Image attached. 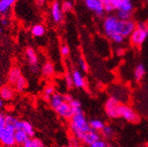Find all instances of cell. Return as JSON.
Instances as JSON below:
<instances>
[{"mask_svg": "<svg viewBox=\"0 0 148 147\" xmlns=\"http://www.w3.org/2000/svg\"><path fill=\"white\" fill-rule=\"evenodd\" d=\"M127 1H131V0H127Z\"/></svg>", "mask_w": 148, "mask_h": 147, "instance_id": "11a10c76", "label": "cell"}, {"mask_svg": "<svg viewBox=\"0 0 148 147\" xmlns=\"http://www.w3.org/2000/svg\"><path fill=\"white\" fill-rule=\"evenodd\" d=\"M124 53H125V51H124L123 49H118V50L116 51V54H117L118 56L123 55V54H124Z\"/></svg>", "mask_w": 148, "mask_h": 147, "instance_id": "f6af8a7d", "label": "cell"}, {"mask_svg": "<svg viewBox=\"0 0 148 147\" xmlns=\"http://www.w3.org/2000/svg\"><path fill=\"white\" fill-rule=\"evenodd\" d=\"M136 24L131 19L125 20V21L118 20L116 33L121 34L124 38H127V37H130V35L136 30Z\"/></svg>", "mask_w": 148, "mask_h": 147, "instance_id": "277c9868", "label": "cell"}, {"mask_svg": "<svg viewBox=\"0 0 148 147\" xmlns=\"http://www.w3.org/2000/svg\"><path fill=\"white\" fill-rule=\"evenodd\" d=\"M54 93H55V89L53 86L46 87L45 89H44V91H43V95H46V96H49V97H51Z\"/></svg>", "mask_w": 148, "mask_h": 147, "instance_id": "e575fe53", "label": "cell"}, {"mask_svg": "<svg viewBox=\"0 0 148 147\" xmlns=\"http://www.w3.org/2000/svg\"><path fill=\"white\" fill-rule=\"evenodd\" d=\"M70 129L74 137L80 142L82 141L84 135L90 130V123L87 120L83 111L73 115L70 122Z\"/></svg>", "mask_w": 148, "mask_h": 147, "instance_id": "6da1fadb", "label": "cell"}, {"mask_svg": "<svg viewBox=\"0 0 148 147\" xmlns=\"http://www.w3.org/2000/svg\"><path fill=\"white\" fill-rule=\"evenodd\" d=\"M16 126L12 124H5V132L3 137L0 140L5 147H13L16 145V141H14V133H16Z\"/></svg>", "mask_w": 148, "mask_h": 147, "instance_id": "8992f818", "label": "cell"}, {"mask_svg": "<svg viewBox=\"0 0 148 147\" xmlns=\"http://www.w3.org/2000/svg\"><path fill=\"white\" fill-rule=\"evenodd\" d=\"M114 133H115L114 128L111 126H109V124H106L105 127L101 131V135L103 137H105L106 139H110L112 138Z\"/></svg>", "mask_w": 148, "mask_h": 147, "instance_id": "d4e9b609", "label": "cell"}, {"mask_svg": "<svg viewBox=\"0 0 148 147\" xmlns=\"http://www.w3.org/2000/svg\"><path fill=\"white\" fill-rule=\"evenodd\" d=\"M37 1V4H38L39 5H42V4H44V2L46 1V0H36Z\"/></svg>", "mask_w": 148, "mask_h": 147, "instance_id": "bcb514c9", "label": "cell"}, {"mask_svg": "<svg viewBox=\"0 0 148 147\" xmlns=\"http://www.w3.org/2000/svg\"><path fill=\"white\" fill-rule=\"evenodd\" d=\"M148 37V25L145 23L136 25V30L130 35V42L134 46H141Z\"/></svg>", "mask_w": 148, "mask_h": 147, "instance_id": "7a4b0ae2", "label": "cell"}, {"mask_svg": "<svg viewBox=\"0 0 148 147\" xmlns=\"http://www.w3.org/2000/svg\"><path fill=\"white\" fill-rule=\"evenodd\" d=\"M118 19L116 16H108L103 21V30L108 37H111L113 34H116Z\"/></svg>", "mask_w": 148, "mask_h": 147, "instance_id": "5b68a950", "label": "cell"}, {"mask_svg": "<svg viewBox=\"0 0 148 147\" xmlns=\"http://www.w3.org/2000/svg\"><path fill=\"white\" fill-rule=\"evenodd\" d=\"M5 132V126H0V140L3 137Z\"/></svg>", "mask_w": 148, "mask_h": 147, "instance_id": "7bdbcfd3", "label": "cell"}, {"mask_svg": "<svg viewBox=\"0 0 148 147\" xmlns=\"http://www.w3.org/2000/svg\"><path fill=\"white\" fill-rule=\"evenodd\" d=\"M13 147H14V146H13Z\"/></svg>", "mask_w": 148, "mask_h": 147, "instance_id": "6f0895ef", "label": "cell"}, {"mask_svg": "<svg viewBox=\"0 0 148 147\" xmlns=\"http://www.w3.org/2000/svg\"><path fill=\"white\" fill-rule=\"evenodd\" d=\"M32 34L35 37H42V35L45 34V27L42 25H35L32 28Z\"/></svg>", "mask_w": 148, "mask_h": 147, "instance_id": "cb8c5ba5", "label": "cell"}, {"mask_svg": "<svg viewBox=\"0 0 148 147\" xmlns=\"http://www.w3.org/2000/svg\"><path fill=\"white\" fill-rule=\"evenodd\" d=\"M17 122H18V119L16 118V116H10V115L5 116V124H12V126H16V124Z\"/></svg>", "mask_w": 148, "mask_h": 147, "instance_id": "4dcf8cb0", "label": "cell"}, {"mask_svg": "<svg viewBox=\"0 0 148 147\" xmlns=\"http://www.w3.org/2000/svg\"><path fill=\"white\" fill-rule=\"evenodd\" d=\"M51 17L54 23L59 24L62 21L63 18V12L62 10V5L58 1H54L51 5Z\"/></svg>", "mask_w": 148, "mask_h": 147, "instance_id": "8fae6325", "label": "cell"}, {"mask_svg": "<svg viewBox=\"0 0 148 147\" xmlns=\"http://www.w3.org/2000/svg\"><path fill=\"white\" fill-rule=\"evenodd\" d=\"M42 143V142L40 140V139L32 137V138H29L22 146L23 147H39Z\"/></svg>", "mask_w": 148, "mask_h": 147, "instance_id": "4316f807", "label": "cell"}, {"mask_svg": "<svg viewBox=\"0 0 148 147\" xmlns=\"http://www.w3.org/2000/svg\"><path fill=\"white\" fill-rule=\"evenodd\" d=\"M25 54H26V58H27V61H28L29 65H30V67L38 66V56H37L35 51L33 48L31 47L27 48Z\"/></svg>", "mask_w": 148, "mask_h": 147, "instance_id": "9a60e30c", "label": "cell"}, {"mask_svg": "<svg viewBox=\"0 0 148 147\" xmlns=\"http://www.w3.org/2000/svg\"><path fill=\"white\" fill-rule=\"evenodd\" d=\"M88 123H90V129L97 131V132H101L106 126V124L99 119H91L90 121H88Z\"/></svg>", "mask_w": 148, "mask_h": 147, "instance_id": "7402d4cb", "label": "cell"}, {"mask_svg": "<svg viewBox=\"0 0 148 147\" xmlns=\"http://www.w3.org/2000/svg\"><path fill=\"white\" fill-rule=\"evenodd\" d=\"M16 129H20V130H23L25 134H27L29 135V137H34V129L32 126L31 123H29L27 121H24V120H18V122L16 124Z\"/></svg>", "mask_w": 148, "mask_h": 147, "instance_id": "7c38bea8", "label": "cell"}, {"mask_svg": "<svg viewBox=\"0 0 148 147\" xmlns=\"http://www.w3.org/2000/svg\"><path fill=\"white\" fill-rule=\"evenodd\" d=\"M42 73L44 77L50 78L54 74V66L51 62H46L42 68Z\"/></svg>", "mask_w": 148, "mask_h": 147, "instance_id": "ffe728a7", "label": "cell"}, {"mask_svg": "<svg viewBox=\"0 0 148 147\" xmlns=\"http://www.w3.org/2000/svg\"><path fill=\"white\" fill-rule=\"evenodd\" d=\"M131 14L132 13H128V12H125V11H121V10H117V14H116V18L118 20L121 21H125V20H130L131 19Z\"/></svg>", "mask_w": 148, "mask_h": 147, "instance_id": "f1b7e54d", "label": "cell"}, {"mask_svg": "<svg viewBox=\"0 0 148 147\" xmlns=\"http://www.w3.org/2000/svg\"><path fill=\"white\" fill-rule=\"evenodd\" d=\"M120 117H123L125 120L132 124H136L140 121V116L136 111H134V109L123 104H121L120 107Z\"/></svg>", "mask_w": 148, "mask_h": 147, "instance_id": "52a82bcc", "label": "cell"}, {"mask_svg": "<svg viewBox=\"0 0 148 147\" xmlns=\"http://www.w3.org/2000/svg\"><path fill=\"white\" fill-rule=\"evenodd\" d=\"M65 83H66V86H67L68 89H71L72 87H74L71 73H70V72L66 73V75H65Z\"/></svg>", "mask_w": 148, "mask_h": 147, "instance_id": "d6a6232c", "label": "cell"}, {"mask_svg": "<svg viewBox=\"0 0 148 147\" xmlns=\"http://www.w3.org/2000/svg\"><path fill=\"white\" fill-rule=\"evenodd\" d=\"M27 86V81L25 77L22 76L17 79V81L14 84V89L16 90L17 92H22Z\"/></svg>", "mask_w": 148, "mask_h": 147, "instance_id": "603a6c76", "label": "cell"}, {"mask_svg": "<svg viewBox=\"0 0 148 147\" xmlns=\"http://www.w3.org/2000/svg\"><path fill=\"white\" fill-rule=\"evenodd\" d=\"M120 101L114 97H110L105 103V112L109 118L117 119L120 117Z\"/></svg>", "mask_w": 148, "mask_h": 147, "instance_id": "3957f363", "label": "cell"}, {"mask_svg": "<svg viewBox=\"0 0 148 147\" xmlns=\"http://www.w3.org/2000/svg\"><path fill=\"white\" fill-rule=\"evenodd\" d=\"M0 86H1V79H0Z\"/></svg>", "mask_w": 148, "mask_h": 147, "instance_id": "816d5d0a", "label": "cell"}, {"mask_svg": "<svg viewBox=\"0 0 148 147\" xmlns=\"http://www.w3.org/2000/svg\"><path fill=\"white\" fill-rule=\"evenodd\" d=\"M61 147H68V146H65V145H63V146H61Z\"/></svg>", "mask_w": 148, "mask_h": 147, "instance_id": "f5cc1de1", "label": "cell"}, {"mask_svg": "<svg viewBox=\"0 0 148 147\" xmlns=\"http://www.w3.org/2000/svg\"><path fill=\"white\" fill-rule=\"evenodd\" d=\"M63 102H64L63 95H62L61 93H57V92H55V93L53 95V96L51 97L50 101H49L51 107H53L54 110H55L59 106H61Z\"/></svg>", "mask_w": 148, "mask_h": 147, "instance_id": "2e32d148", "label": "cell"}, {"mask_svg": "<svg viewBox=\"0 0 148 147\" xmlns=\"http://www.w3.org/2000/svg\"><path fill=\"white\" fill-rule=\"evenodd\" d=\"M3 105H4V102H3V99L0 98V108L3 107Z\"/></svg>", "mask_w": 148, "mask_h": 147, "instance_id": "7dc6e473", "label": "cell"}, {"mask_svg": "<svg viewBox=\"0 0 148 147\" xmlns=\"http://www.w3.org/2000/svg\"><path fill=\"white\" fill-rule=\"evenodd\" d=\"M55 112L61 117H62L64 119H67V120H71V117L73 116L71 107L69 103H66V102H63L61 106H59L55 109Z\"/></svg>", "mask_w": 148, "mask_h": 147, "instance_id": "ba28073f", "label": "cell"}, {"mask_svg": "<svg viewBox=\"0 0 148 147\" xmlns=\"http://www.w3.org/2000/svg\"><path fill=\"white\" fill-rule=\"evenodd\" d=\"M79 68L81 69V70H83L85 72H87L88 70V64L85 62V60L83 58H79Z\"/></svg>", "mask_w": 148, "mask_h": 147, "instance_id": "8d00e7d4", "label": "cell"}, {"mask_svg": "<svg viewBox=\"0 0 148 147\" xmlns=\"http://www.w3.org/2000/svg\"><path fill=\"white\" fill-rule=\"evenodd\" d=\"M134 74H135V79L136 81H140V80L143 79V78L145 75V66L142 63L138 64L136 67Z\"/></svg>", "mask_w": 148, "mask_h": 147, "instance_id": "44dd1931", "label": "cell"}, {"mask_svg": "<svg viewBox=\"0 0 148 147\" xmlns=\"http://www.w3.org/2000/svg\"><path fill=\"white\" fill-rule=\"evenodd\" d=\"M70 53H71V50L69 48V46L67 45H62L61 47V53L63 57H67L70 55Z\"/></svg>", "mask_w": 148, "mask_h": 147, "instance_id": "ab89813d", "label": "cell"}, {"mask_svg": "<svg viewBox=\"0 0 148 147\" xmlns=\"http://www.w3.org/2000/svg\"><path fill=\"white\" fill-rule=\"evenodd\" d=\"M85 2H88V1H90V0H84Z\"/></svg>", "mask_w": 148, "mask_h": 147, "instance_id": "f907efd6", "label": "cell"}, {"mask_svg": "<svg viewBox=\"0 0 148 147\" xmlns=\"http://www.w3.org/2000/svg\"><path fill=\"white\" fill-rule=\"evenodd\" d=\"M63 98H64V102L69 103V104L74 99V98H72L71 95H70V94H65V95H63Z\"/></svg>", "mask_w": 148, "mask_h": 147, "instance_id": "60d3db41", "label": "cell"}, {"mask_svg": "<svg viewBox=\"0 0 148 147\" xmlns=\"http://www.w3.org/2000/svg\"><path fill=\"white\" fill-rule=\"evenodd\" d=\"M72 8V3L70 1H64L62 5V12H68Z\"/></svg>", "mask_w": 148, "mask_h": 147, "instance_id": "74e56055", "label": "cell"}, {"mask_svg": "<svg viewBox=\"0 0 148 147\" xmlns=\"http://www.w3.org/2000/svg\"><path fill=\"white\" fill-rule=\"evenodd\" d=\"M39 147H45V145L43 144V143H42V144H40V146H39Z\"/></svg>", "mask_w": 148, "mask_h": 147, "instance_id": "c3c4849f", "label": "cell"}, {"mask_svg": "<svg viewBox=\"0 0 148 147\" xmlns=\"http://www.w3.org/2000/svg\"><path fill=\"white\" fill-rule=\"evenodd\" d=\"M29 138V135L27 134H25L23 130L17 129L16 130V133H14V141H16V144L18 145H23Z\"/></svg>", "mask_w": 148, "mask_h": 147, "instance_id": "ac0fdd59", "label": "cell"}, {"mask_svg": "<svg viewBox=\"0 0 148 147\" xmlns=\"http://www.w3.org/2000/svg\"><path fill=\"white\" fill-rule=\"evenodd\" d=\"M147 3H148V0H147Z\"/></svg>", "mask_w": 148, "mask_h": 147, "instance_id": "9f6ffc18", "label": "cell"}, {"mask_svg": "<svg viewBox=\"0 0 148 147\" xmlns=\"http://www.w3.org/2000/svg\"><path fill=\"white\" fill-rule=\"evenodd\" d=\"M16 0H0V14L5 16L9 12Z\"/></svg>", "mask_w": 148, "mask_h": 147, "instance_id": "d6986e66", "label": "cell"}, {"mask_svg": "<svg viewBox=\"0 0 148 147\" xmlns=\"http://www.w3.org/2000/svg\"><path fill=\"white\" fill-rule=\"evenodd\" d=\"M99 1H100L101 3H103V2H104V1H105V0H99Z\"/></svg>", "mask_w": 148, "mask_h": 147, "instance_id": "681fc988", "label": "cell"}, {"mask_svg": "<svg viewBox=\"0 0 148 147\" xmlns=\"http://www.w3.org/2000/svg\"><path fill=\"white\" fill-rule=\"evenodd\" d=\"M119 10L125 11V12H128V13H132V11H133V4H132V2L127 1V0H123Z\"/></svg>", "mask_w": 148, "mask_h": 147, "instance_id": "83f0119b", "label": "cell"}, {"mask_svg": "<svg viewBox=\"0 0 148 147\" xmlns=\"http://www.w3.org/2000/svg\"><path fill=\"white\" fill-rule=\"evenodd\" d=\"M0 126H5V116L0 113Z\"/></svg>", "mask_w": 148, "mask_h": 147, "instance_id": "b9f144b4", "label": "cell"}, {"mask_svg": "<svg viewBox=\"0 0 148 147\" xmlns=\"http://www.w3.org/2000/svg\"><path fill=\"white\" fill-rule=\"evenodd\" d=\"M108 147H112V146H111V145H108Z\"/></svg>", "mask_w": 148, "mask_h": 147, "instance_id": "db71d44e", "label": "cell"}, {"mask_svg": "<svg viewBox=\"0 0 148 147\" xmlns=\"http://www.w3.org/2000/svg\"><path fill=\"white\" fill-rule=\"evenodd\" d=\"M102 4H103V7H104V11H105V12H107V13H111V12H112V11L114 10L113 6L111 5V4L109 3L108 0H105V1L103 2Z\"/></svg>", "mask_w": 148, "mask_h": 147, "instance_id": "d590c367", "label": "cell"}, {"mask_svg": "<svg viewBox=\"0 0 148 147\" xmlns=\"http://www.w3.org/2000/svg\"><path fill=\"white\" fill-rule=\"evenodd\" d=\"M72 80H73V85L74 87L78 88V89H81L84 88L85 86V79L81 74V72L78 70H73L71 72Z\"/></svg>", "mask_w": 148, "mask_h": 147, "instance_id": "5bb4252c", "label": "cell"}, {"mask_svg": "<svg viewBox=\"0 0 148 147\" xmlns=\"http://www.w3.org/2000/svg\"><path fill=\"white\" fill-rule=\"evenodd\" d=\"M0 24H1V25H3V26H6V25H8L9 22L6 18H2L1 20H0Z\"/></svg>", "mask_w": 148, "mask_h": 147, "instance_id": "ee69618b", "label": "cell"}, {"mask_svg": "<svg viewBox=\"0 0 148 147\" xmlns=\"http://www.w3.org/2000/svg\"><path fill=\"white\" fill-rule=\"evenodd\" d=\"M110 39L112 40L115 43H116V44H120V43H122L125 40V38L123 37V36L119 34H117V33L111 36Z\"/></svg>", "mask_w": 148, "mask_h": 147, "instance_id": "1f68e13d", "label": "cell"}, {"mask_svg": "<svg viewBox=\"0 0 148 147\" xmlns=\"http://www.w3.org/2000/svg\"><path fill=\"white\" fill-rule=\"evenodd\" d=\"M108 1L111 4V5L113 6L114 10H119L123 0H108Z\"/></svg>", "mask_w": 148, "mask_h": 147, "instance_id": "836d02e7", "label": "cell"}, {"mask_svg": "<svg viewBox=\"0 0 148 147\" xmlns=\"http://www.w3.org/2000/svg\"><path fill=\"white\" fill-rule=\"evenodd\" d=\"M88 147H108V144H107V142L105 140H103V139H100L99 141L96 142L95 144L90 145Z\"/></svg>", "mask_w": 148, "mask_h": 147, "instance_id": "f35d334b", "label": "cell"}, {"mask_svg": "<svg viewBox=\"0 0 148 147\" xmlns=\"http://www.w3.org/2000/svg\"><path fill=\"white\" fill-rule=\"evenodd\" d=\"M22 77V71L19 67H13L8 73V81L10 84L14 85L17 81V79Z\"/></svg>", "mask_w": 148, "mask_h": 147, "instance_id": "e0dca14e", "label": "cell"}, {"mask_svg": "<svg viewBox=\"0 0 148 147\" xmlns=\"http://www.w3.org/2000/svg\"><path fill=\"white\" fill-rule=\"evenodd\" d=\"M14 96V89L10 85H3L2 87H0V98L3 100L9 101L13 99Z\"/></svg>", "mask_w": 148, "mask_h": 147, "instance_id": "4fadbf2b", "label": "cell"}, {"mask_svg": "<svg viewBox=\"0 0 148 147\" xmlns=\"http://www.w3.org/2000/svg\"><path fill=\"white\" fill-rule=\"evenodd\" d=\"M70 106L71 107V110H72V113L73 115L74 114H78V113H80L82 112L83 110L81 108V103L79 100L78 99H73L71 103H70Z\"/></svg>", "mask_w": 148, "mask_h": 147, "instance_id": "484cf974", "label": "cell"}, {"mask_svg": "<svg viewBox=\"0 0 148 147\" xmlns=\"http://www.w3.org/2000/svg\"><path fill=\"white\" fill-rule=\"evenodd\" d=\"M85 3L88 8L95 12L99 17H102L104 16V14H105L104 7H103V4L99 0H90V1L85 2Z\"/></svg>", "mask_w": 148, "mask_h": 147, "instance_id": "30bf717a", "label": "cell"}, {"mask_svg": "<svg viewBox=\"0 0 148 147\" xmlns=\"http://www.w3.org/2000/svg\"><path fill=\"white\" fill-rule=\"evenodd\" d=\"M101 139V135L99 132H97V131H94V130H90L86 133L83 136V139H82V142L85 145L87 146H90L93 144H95L96 142L99 141Z\"/></svg>", "mask_w": 148, "mask_h": 147, "instance_id": "9c48e42d", "label": "cell"}, {"mask_svg": "<svg viewBox=\"0 0 148 147\" xmlns=\"http://www.w3.org/2000/svg\"><path fill=\"white\" fill-rule=\"evenodd\" d=\"M68 147H80V141L72 135L69 138Z\"/></svg>", "mask_w": 148, "mask_h": 147, "instance_id": "f546056e", "label": "cell"}]
</instances>
